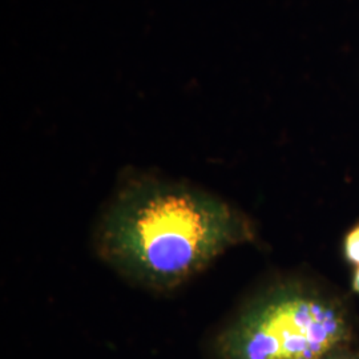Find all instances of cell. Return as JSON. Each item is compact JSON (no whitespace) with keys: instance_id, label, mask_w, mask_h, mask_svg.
<instances>
[{"instance_id":"6da1fadb","label":"cell","mask_w":359,"mask_h":359,"mask_svg":"<svg viewBox=\"0 0 359 359\" xmlns=\"http://www.w3.org/2000/svg\"><path fill=\"white\" fill-rule=\"evenodd\" d=\"M253 236L233 206L196 188L142 181L120 193L104 218V257L132 278L175 287Z\"/></svg>"},{"instance_id":"7a4b0ae2","label":"cell","mask_w":359,"mask_h":359,"mask_svg":"<svg viewBox=\"0 0 359 359\" xmlns=\"http://www.w3.org/2000/svg\"><path fill=\"white\" fill-rule=\"evenodd\" d=\"M353 338L346 309L294 283L252 301L217 339L221 359H325Z\"/></svg>"},{"instance_id":"3957f363","label":"cell","mask_w":359,"mask_h":359,"mask_svg":"<svg viewBox=\"0 0 359 359\" xmlns=\"http://www.w3.org/2000/svg\"><path fill=\"white\" fill-rule=\"evenodd\" d=\"M345 256L353 265L359 266V225L348 231L345 240Z\"/></svg>"},{"instance_id":"277c9868","label":"cell","mask_w":359,"mask_h":359,"mask_svg":"<svg viewBox=\"0 0 359 359\" xmlns=\"http://www.w3.org/2000/svg\"><path fill=\"white\" fill-rule=\"evenodd\" d=\"M325 359H359V353H351V351H347L345 348V350L334 353V354L326 357Z\"/></svg>"},{"instance_id":"5b68a950","label":"cell","mask_w":359,"mask_h":359,"mask_svg":"<svg viewBox=\"0 0 359 359\" xmlns=\"http://www.w3.org/2000/svg\"><path fill=\"white\" fill-rule=\"evenodd\" d=\"M353 290L359 294V268L358 270L355 271L354 278H353Z\"/></svg>"}]
</instances>
